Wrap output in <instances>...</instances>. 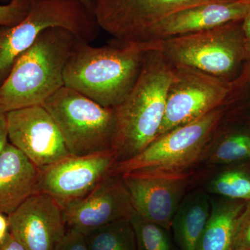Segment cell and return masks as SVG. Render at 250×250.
Here are the masks:
<instances>
[{
  "label": "cell",
  "mask_w": 250,
  "mask_h": 250,
  "mask_svg": "<svg viewBox=\"0 0 250 250\" xmlns=\"http://www.w3.org/2000/svg\"><path fill=\"white\" fill-rule=\"evenodd\" d=\"M173 70L159 50L146 51L134 86L115 108L116 127L113 149L117 162L137 155L156 139L164 121Z\"/></svg>",
  "instance_id": "cell-1"
},
{
  "label": "cell",
  "mask_w": 250,
  "mask_h": 250,
  "mask_svg": "<svg viewBox=\"0 0 250 250\" xmlns=\"http://www.w3.org/2000/svg\"><path fill=\"white\" fill-rule=\"evenodd\" d=\"M81 40L71 31H42L0 85V105L9 112L42 104L64 85L65 67Z\"/></svg>",
  "instance_id": "cell-2"
},
{
  "label": "cell",
  "mask_w": 250,
  "mask_h": 250,
  "mask_svg": "<svg viewBox=\"0 0 250 250\" xmlns=\"http://www.w3.org/2000/svg\"><path fill=\"white\" fill-rule=\"evenodd\" d=\"M146 52L121 43L93 47L80 41L64 71V85L104 107L116 108L139 78Z\"/></svg>",
  "instance_id": "cell-3"
},
{
  "label": "cell",
  "mask_w": 250,
  "mask_h": 250,
  "mask_svg": "<svg viewBox=\"0 0 250 250\" xmlns=\"http://www.w3.org/2000/svg\"><path fill=\"white\" fill-rule=\"evenodd\" d=\"M242 21L157 41L146 46L145 51L157 49L173 67H192L231 83L246 63V39Z\"/></svg>",
  "instance_id": "cell-4"
},
{
  "label": "cell",
  "mask_w": 250,
  "mask_h": 250,
  "mask_svg": "<svg viewBox=\"0 0 250 250\" xmlns=\"http://www.w3.org/2000/svg\"><path fill=\"white\" fill-rule=\"evenodd\" d=\"M52 27L67 29L89 43L100 29L93 11L80 0H29V11L21 22L0 27V85L41 33Z\"/></svg>",
  "instance_id": "cell-5"
},
{
  "label": "cell",
  "mask_w": 250,
  "mask_h": 250,
  "mask_svg": "<svg viewBox=\"0 0 250 250\" xmlns=\"http://www.w3.org/2000/svg\"><path fill=\"white\" fill-rule=\"evenodd\" d=\"M225 117L224 106L200 119L170 130L134 157L117 162L111 174L187 172L209 152L212 140Z\"/></svg>",
  "instance_id": "cell-6"
},
{
  "label": "cell",
  "mask_w": 250,
  "mask_h": 250,
  "mask_svg": "<svg viewBox=\"0 0 250 250\" xmlns=\"http://www.w3.org/2000/svg\"><path fill=\"white\" fill-rule=\"evenodd\" d=\"M42 106L53 118L71 155L113 150L115 108L104 107L65 85L47 98Z\"/></svg>",
  "instance_id": "cell-7"
},
{
  "label": "cell",
  "mask_w": 250,
  "mask_h": 250,
  "mask_svg": "<svg viewBox=\"0 0 250 250\" xmlns=\"http://www.w3.org/2000/svg\"><path fill=\"white\" fill-rule=\"evenodd\" d=\"M239 0H94L93 13L100 29L117 42L134 47L153 26L174 13L210 2Z\"/></svg>",
  "instance_id": "cell-8"
},
{
  "label": "cell",
  "mask_w": 250,
  "mask_h": 250,
  "mask_svg": "<svg viewBox=\"0 0 250 250\" xmlns=\"http://www.w3.org/2000/svg\"><path fill=\"white\" fill-rule=\"evenodd\" d=\"M230 83L192 67H174L165 115L156 139L223 106Z\"/></svg>",
  "instance_id": "cell-9"
},
{
  "label": "cell",
  "mask_w": 250,
  "mask_h": 250,
  "mask_svg": "<svg viewBox=\"0 0 250 250\" xmlns=\"http://www.w3.org/2000/svg\"><path fill=\"white\" fill-rule=\"evenodd\" d=\"M116 163L113 150L67 156L41 170L37 193L52 197L63 209L93 191L111 174Z\"/></svg>",
  "instance_id": "cell-10"
},
{
  "label": "cell",
  "mask_w": 250,
  "mask_h": 250,
  "mask_svg": "<svg viewBox=\"0 0 250 250\" xmlns=\"http://www.w3.org/2000/svg\"><path fill=\"white\" fill-rule=\"evenodd\" d=\"M9 142L40 170L71 155L58 126L42 105L7 112Z\"/></svg>",
  "instance_id": "cell-11"
},
{
  "label": "cell",
  "mask_w": 250,
  "mask_h": 250,
  "mask_svg": "<svg viewBox=\"0 0 250 250\" xmlns=\"http://www.w3.org/2000/svg\"><path fill=\"white\" fill-rule=\"evenodd\" d=\"M122 177L134 211L141 218L170 230L174 215L185 197L189 173L134 172Z\"/></svg>",
  "instance_id": "cell-12"
},
{
  "label": "cell",
  "mask_w": 250,
  "mask_h": 250,
  "mask_svg": "<svg viewBox=\"0 0 250 250\" xmlns=\"http://www.w3.org/2000/svg\"><path fill=\"white\" fill-rule=\"evenodd\" d=\"M9 232L26 250H56L67 232L62 207L46 194H34L8 215Z\"/></svg>",
  "instance_id": "cell-13"
},
{
  "label": "cell",
  "mask_w": 250,
  "mask_h": 250,
  "mask_svg": "<svg viewBox=\"0 0 250 250\" xmlns=\"http://www.w3.org/2000/svg\"><path fill=\"white\" fill-rule=\"evenodd\" d=\"M122 175L110 174L87 196L62 209L67 229L83 235L133 212Z\"/></svg>",
  "instance_id": "cell-14"
},
{
  "label": "cell",
  "mask_w": 250,
  "mask_h": 250,
  "mask_svg": "<svg viewBox=\"0 0 250 250\" xmlns=\"http://www.w3.org/2000/svg\"><path fill=\"white\" fill-rule=\"evenodd\" d=\"M250 8V4L239 1L207 3L187 8L153 26L134 47L145 51L146 46L157 41L195 34L233 21H241Z\"/></svg>",
  "instance_id": "cell-15"
},
{
  "label": "cell",
  "mask_w": 250,
  "mask_h": 250,
  "mask_svg": "<svg viewBox=\"0 0 250 250\" xmlns=\"http://www.w3.org/2000/svg\"><path fill=\"white\" fill-rule=\"evenodd\" d=\"M41 170L9 142L0 154V213L6 215L37 193Z\"/></svg>",
  "instance_id": "cell-16"
},
{
  "label": "cell",
  "mask_w": 250,
  "mask_h": 250,
  "mask_svg": "<svg viewBox=\"0 0 250 250\" xmlns=\"http://www.w3.org/2000/svg\"><path fill=\"white\" fill-rule=\"evenodd\" d=\"M211 202L202 191L184 197L172 220L174 238L181 250H197L209 218Z\"/></svg>",
  "instance_id": "cell-17"
},
{
  "label": "cell",
  "mask_w": 250,
  "mask_h": 250,
  "mask_svg": "<svg viewBox=\"0 0 250 250\" xmlns=\"http://www.w3.org/2000/svg\"><path fill=\"white\" fill-rule=\"evenodd\" d=\"M247 205L234 200L212 204L197 250H233L237 228Z\"/></svg>",
  "instance_id": "cell-18"
},
{
  "label": "cell",
  "mask_w": 250,
  "mask_h": 250,
  "mask_svg": "<svg viewBox=\"0 0 250 250\" xmlns=\"http://www.w3.org/2000/svg\"><path fill=\"white\" fill-rule=\"evenodd\" d=\"M229 129L222 121L212 140L210 164H226L250 158V129Z\"/></svg>",
  "instance_id": "cell-19"
},
{
  "label": "cell",
  "mask_w": 250,
  "mask_h": 250,
  "mask_svg": "<svg viewBox=\"0 0 250 250\" xmlns=\"http://www.w3.org/2000/svg\"><path fill=\"white\" fill-rule=\"evenodd\" d=\"M84 236L88 250H138L130 218L112 222Z\"/></svg>",
  "instance_id": "cell-20"
},
{
  "label": "cell",
  "mask_w": 250,
  "mask_h": 250,
  "mask_svg": "<svg viewBox=\"0 0 250 250\" xmlns=\"http://www.w3.org/2000/svg\"><path fill=\"white\" fill-rule=\"evenodd\" d=\"M225 118L250 129V64L245 63L241 73L230 83L223 105Z\"/></svg>",
  "instance_id": "cell-21"
},
{
  "label": "cell",
  "mask_w": 250,
  "mask_h": 250,
  "mask_svg": "<svg viewBox=\"0 0 250 250\" xmlns=\"http://www.w3.org/2000/svg\"><path fill=\"white\" fill-rule=\"evenodd\" d=\"M208 190L231 200L250 201V175L239 170L225 171L210 181Z\"/></svg>",
  "instance_id": "cell-22"
},
{
  "label": "cell",
  "mask_w": 250,
  "mask_h": 250,
  "mask_svg": "<svg viewBox=\"0 0 250 250\" xmlns=\"http://www.w3.org/2000/svg\"><path fill=\"white\" fill-rule=\"evenodd\" d=\"M130 220L136 234L138 250H172L166 229L141 218L134 210Z\"/></svg>",
  "instance_id": "cell-23"
},
{
  "label": "cell",
  "mask_w": 250,
  "mask_h": 250,
  "mask_svg": "<svg viewBox=\"0 0 250 250\" xmlns=\"http://www.w3.org/2000/svg\"><path fill=\"white\" fill-rule=\"evenodd\" d=\"M29 8V0H10L7 4H0V27H12L21 22Z\"/></svg>",
  "instance_id": "cell-24"
},
{
  "label": "cell",
  "mask_w": 250,
  "mask_h": 250,
  "mask_svg": "<svg viewBox=\"0 0 250 250\" xmlns=\"http://www.w3.org/2000/svg\"><path fill=\"white\" fill-rule=\"evenodd\" d=\"M250 250V204L242 214L235 237L233 250Z\"/></svg>",
  "instance_id": "cell-25"
},
{
  "label": "cell",
  "mask_w": 250,
  "mask_h": 250,
  "mask_svg": "<svg viewBox=\"0 0 250 250\" xmlns=\"http://www.w3.org/2000/svg\"><path fill=\"white\" fill-rule=\"evenodd\" d=\"M56 250H88L83 233L67 229L65 236Z\"/></svg>",
  "instance_id": "cell-26"
},
{
  "label": "cell",
  "mask_w": 250,
  "mask_h": 250,
  "mask_svg": "<svg viewBox=\"0 0 250 250\" xmlns=\"http://www.w3.org/2000/svg\"><path fill=\"white\" fill-rule=\"evenodd\" d=\"M8 143L7 112L0 105V154Z\"/></svg>",
  "instance_id": "cell-27"
},
{
  "label": "cell",
  "mask_w": 250,
  "mask_h": 250,
  "mask_svg": "<svg viewBox=\"0 0 250 250\" xmlns=\"http://www.w3.org/2000/svg\"><path fill=\"white\" fill-rule=\"evenodd\" d=\"M0 250H26V249L9 232L4 241L0 243Z\"/></svg>",
  "instance_id": "cell-28"
},
{
  "label": "cell",
  "mask_w": 250,
  "mask_h": 250,
  "mask_svg": "<svg viewBox=\"0 0 250 250\" xmlns=\"http://www.w3.org/2000/svg\"><path fill=\"white\" fill-rule=\"evenodd\" d=\"M9 233V223L8 215L0 213V243H1Z\"/></svg>",
  "instance_id": "cell-29"
},
{
  "label": "cell",
  "mask_w": 250,
  "mask_h": 250,
  "mask_svg": "<svg viewBox=\"0 0 250 250\" xmlns=\"http://www.w3.org/2000/svg\"><path fill=\"white\" fill-rule=\"evenodd\" d=\"M242 27L246 36V42H250V8L242 21Z\"/></svg>",
  "instance_id": "cell-30"
},
{
  "label": "cell",
  "mask_w": 250,
  "mask_h": 250,
  "mask_svg": "<svg viewBox=\"0 0 250 250\" xmlns=\"http://www.w3.org/2000/svg\"><path fill=\"white\" fill-rule=\"evenodd\" d=\"M246 62L250 64V42H246Z\"/></svg>",
  "instance_id": "cell-31"
},
{
  "label": "cell",
  "mask_w": 250,
  "mask_h": 250,
  "mask_svg": "<svg viewBox=\"0 0 250 250\" xmlns=\"http://www.w3.org/2000/svg\"><path fill=\"white\" fill-rule=\"evenodd\" d=\"M80 1L93 11L94 0H80Z\"/></svg>",
  "instance_id": "cell-32"
},
{
  "label": "cell",
  "mask_w": 250,
  "mask_h": 250,
  "mask_svg": "<svg viewBox=\"0 0 250 250\" xmlns=\"http://www.w3.org/2000/svg\"><path fill=\"white\" fill-rule=\"evenodd\" d=\"M239 1L243 3H246V4H250V0H239Z\"/></svg>",
  "instance_id": "cell-33"
},
{
  "label": "cell",
  "mask_w": 250,
  "mask_h": 250,
  "mask_svg": "<svg viewBox=\"0 0 250 250\" xmlns=\"http://www.w3.org/2000/svg\"><path fill=\"white\" fill-rule=\"evenodd\" d=\"M1 1H10V0H0Z\"/></svg>",
  "instance_id": "cell-34"
},
{
  "label": "cell",
  "mask_w": 250,
  "mask_h": 250,
  "mask_svg": "<svg viewBox=\"0 0 250 250\" xmlns=\"http://www.w3.org/2000/svg\"></svg>",
  "instance_id": "cell-35"
}]
</instances>
